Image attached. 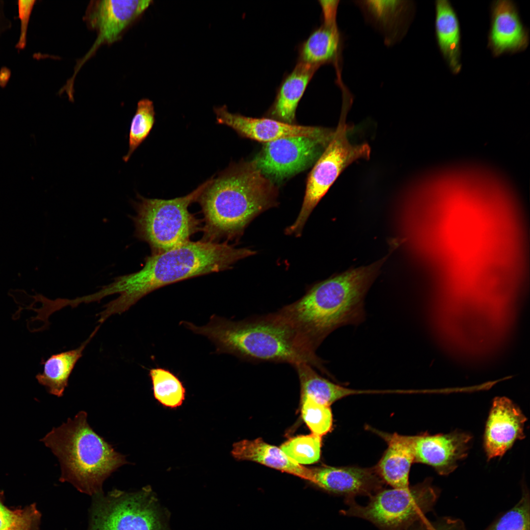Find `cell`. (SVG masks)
<instances>
[{
  "label": "cell",
  "instance_id": "obj_1",
  "mask_svg": "<svg viewBox=\"0 0 530 530\" xmlns=\"http://www.w3.org/2000/svg\"><path fill=\"white\" fill-rule=\"evenodd\" d=\"M181 324L208 338L215 345L217 354H230L254 363H288L292 366L305 363L331 376L324 362L278 311L239 321L213 315L204 326L186 321Z\"/></svg>",
  "mask_w": 530,
  "mask_h": 530
},
{
  "label": "cell",
  "instance_id": "obj_2",
  "mask_svg": "<svg viewBox=\"0 0 530 530\" xmlns=\"http://www.w3.org/2000/svg\"><path fill=\"white\" fill-rule=\"evenodd\" d=\"M256 254L246 248H236L227 241H188L145 259L139 270L115 278L105 286L107 295L118 294L107 303L113 315L128 311L140 299L163 286L192 277L231 268L240 260Z\"/></svg>",
  "mask_w": 530,
  "mask_h": 530
},
{
  "label": "cell",
  "instance_id": "obj_3",
  "mask_svg": "<svg viewBox=\"0 0 530 530\" xmlns=\"http://www.w3.org/2000/svg\"><path fill=\"white\" fill-rule=\"evenodd\" d=\"M278 193L252 161L230 165L197 200L204 215L202 240L219 242L240 236L253 218L276 205Z\"/></svg>",
  "mask_w": 530,
  "mask_h": 530
},
{
  "label": "cell",
  "instance_id": "obj_4",
  "mask_svg": "<svg viewBox=\"0 0 530 530\" xmlns=\"http://www.w3.org/2000/svg\"><path fill=\"white\" fill-rule=\"evenodd\" d=\"M377 267H360L318 283L278 311L316 350L336 329L364 320L363 299Z\"/></svg>",
  "mask_w": 530,
  "mask_h": 530
},
{
  "label": "cell",
  "instance_id": "obj_5",
  "mask_svg": "<svg viewBox=\"0 0 530 530\" xmlns=\"http://www.w3.org/2000/svg\"><path fill=\"white\" fill-rule=\"evenodd\" d=\"M87 418V413L81 411L41 441L58 459L60 481L71 483L82 493L97 495L102 493L104 480L129 462L93 430Z\"/></svg>",
  "mask_w": 530,
  "mask_h": 530
},
{
  "label": "cell",
  "instance_id": "obj_6",
  "mask_svg": "<svg viewBox=\"0 0 530 530\" xmlns=\"http://www.w3.org/2000/svg\"><path fill=\"white\" fill-rule=\"evenodd\" d=\"M212 179L186 195L174 199L147 198L137 194L138 200L132 203L135 214L131 218L135 236L149 244L151 254L181 245L202 230L200 220L189 212L188 207L197 201Z\"/></svg>",
  "mask_w": 530,
  "mask_h": 530
},
{
  "label": "cell",
  "instance_id": "obj_7",
  "mask_svg": "<svg viewBox=\"0 0 530 530\" xmlns=\"http://www.w3.org/2000/svg\"><path fill=\"white\" fill-rule=\"evenodd\" d=\"M440 494L431 479L426 478L407 488L382 489L369 497L365 506L355 498L345 499L348 507L342 512L368 520L379 530H407L433 510Z\"/></svg>",
  "mask_w": 530,
  "mask_h": 530
},
{
  "label": "cell",
  "instance_id": "obj_8",
  "mask_svg": "<svg viewBox=\"0 0 530 530\" xmlns=\"http://www.w3.org/2000/svg\"><path fill=\"white\" fill-rule=\"evenodd\" d=\"M349 107L343 105L339 124L308 177L301 210L294 222L286 228L287 235L300 236L312 212L342 171L354 161L370 157L368 144H355L349 140V129L345 122Z\"/></svg>",
  "mask_w": 530,
  "mask_h": 530
},
{
  "label": "cell",
  "instance_id": "obj_9",
  "mask_svg": "<svg viewBox=\"0 0 530 530\" xmlns=\"http://www.w3.org/2000/svg\"><path fill=\"white\" fill-rule=\"evenodd\" d=\"M88 530H160L149 489L128 493L114 490L96 495Z\"/></svg>",
  "mask_w": 530,
  "mask_h": 530
},
{
  "label": "cell",
  "instance_id": "obj_10",
  "mask_svg": "<svg viewBox=\"0 0 530 530\" xmlns=\"http://www.w3.org/2000/svg\"><path fill=\"white\" fill-rule=\"evenodd\" d=\"M333 135L279 138L265 143L252 161L266 178L279 184L316 162Z\"/></svg>",
  "mask_w": 530,
  "mask_h": 530
},
{
  "label": "cell",
  "instance_id": "obj_11",
  "mask_svg": "<svg viewBox=\"0 0 530 530\" xmlns=\"http://www.w3.org/2000/svg\"><path fill=\"white\" fill-rule=\"evenodd\" d=\"M151 2V0L90 1L83 19L87 27L95 31L97 38L90 50L77 63L69 81L74 82L78 71L101 46L120 39Z\"/></svg>",
  "mask_w": 530,
  "mask_h": 530
},
{
  "label": "cell",
  "instance_id": "obj_12",
  "mask_svg": "<svg viewBox=\"0 0 530 530\" xmlns=\"http://www.w3.org/2000/svg\"><path fill=\"white\" fill-rule=\"evenodd\" d=\"M214 111L217 123L230 127L241 137L265 143L290 136L328 137L334 131L319 127L291 124L270 118L246 117L230 112L225 106L215 107Z\"/></svg>",
  "mask_w": 530,
  "mask_h": 530
},
{
  "label": "cell",
  "instance_id": "obj_13",
  "mask_svg": "<svg viewBox=\"0 0 530 530\" xmlns=\"http://www.w3.org/2000/svg\"><path fill=\"white\" fill-rule=\"evenodd\" d=\"M529 29L511 0H495L490 7L487 48L494 57L525 51L530 44Z\"/></svg>",
  "mask_w": 530,
  "mask_h": 530
},
{
  "label": "cell",
  "instance_id": "obj_14",
  "mask_svg": "<svg viewBox=\"0 0 530 530\" xmlns=\"http://www.w3.org/2000/svg\"><path fill=\"white\" fill-rule=\"evenodd\" d=\"M471 436L455 431L448 434L415 436L414 462L432 466L441 475H448L468 453Z\"/></svg>",
  "mask_w": 530,
  "mask_h": 530
},
{
  "label": "cell",
  "instance_id": "obj_15",
  "mask_svg": "<svg viewBox=\"0 0 530 530\" xmlns=\"http://www.w3.org/2000/svg\"><path fill=\"white\" fill-rule=\"evenodd\" d=\"M311 482L345 499L357 496L369 497L383 489L384 483L375 468L324 466L311 469Z\"/></svg>",
  "mask_w": 530,
  "mask_h": 530
},
{
  "label": "cell",
  "instance_id": "obj_16",
  "mask_svg": "<svg viewBox=\"0 0 530 530\" xmlns=\"http://www.w3.org/2000/svg\"><path fill=\"white\" fill-rule=\"evenodd\" d=\"M526 418L519 408L507 398H497L486 423L484 445L488 459L502 456L517 440L525 437Z\"/></svg>",
  "mask_w": 530,
  "mask_h": 530
},
{
  "label": "cell",
  "instance_id": "obj_17",
  "mask_svg": "<svg viewBox=\"0 0 530 530\" xmlns=\"http://www.w3.org/2000/svg\"><path fill=\"white\" fill-rule=\"evenodd\" d=\"M366 20L393 45L404 36L413 19L415 5L411 0H355Z\"/></svg>",
  "mask_w": 530,
  "mask_h": 530
},
{
  "label": "cell",
  "instance_id": "obj_18",
  "mask_svg": "<svg viewBox=\"0 0 530 530\" xmlns=\"http://www.w3.org/2000/svg\"><path fill=\"white\" fill-rule=\"evenodd\" d=\"M344 36L339 30L337 16L323 18L321 25L301 44L298 62L318 67L332 64L336 68L337 80L341 79Z\"/></svg>",
  "mask_w": 530,
  "mask_h": 530
},
{
  "label": "cell",
  "instance_id": "obj_19",
  "mask_svg": "<svg viewBox=\"0 0 530 530\" xmlns=\"http://www.w3.org/2000/svg\"><path fill=\"white\" fill-rule=\"evenodd\" d=\"M435 37L439 52L454 75L461 71V30L457 14L448 0L435 1Z\"/></svg>",
  "mask_w": 530,
  "mask_h": 530
},
{
  "label": "cell",
  "instance_id": "obj_20",
  "mask_svg": "<svg viewBox=\"0 0 530 530\" xmlns=\"http://www.w3.org/2000/svg\"><path fill=\"white\" fill-rule=\"evenodd\" d=\"M388 448L375 469L384 483L393 488L409 486V475L414 462L415 436L397 433L384 435Z\"/></svg>",
  "mask_w": 530,
  "mask_h": 530
},
{
  "label": "cell",
  "instance_id": "obj_21",
  "mask_svg": "<svg viewBox=\"0 0 530 530\" xmlns=\"http://www.w3.org/2000/svg\"><path fill=\"white\" fill-rule=\"evenodd\" d=\"M232 456L237 460L254 461L311 481V469L305 468L289 457L280 448L265 442L261 438L243 440L233 445Z\"/></svg>",
  "mask_w": 530,
  "mask_h": 530
},
{
  "label": "cell",
  "instance_id": "obj_22",
  "mask_svg": "<svg viewBox=\"0 0 530 530\" xmlns=\"http://www.w3.org/2000/svg\"><path fill=\"white\" fill-rule=\"evenodd\" d=\"M318 69L298 62L281 83L269 113L277 120L293 124L298 104Z\"/></svg>",
  "mask_w": 530,
  "mask_h": 530
},
{
  "label": "cell",
  "instance_id": "obj_23",
  "mask_svg": "<svg viewBox=\"0 0 530 530\" xmlns=\"http://www.w3.org/2000/svg\"><path fill=\"white\" fill-rule=\"evenodd\" d=\"M100 328L97 326L86 340L78 348L52 355L44 361L43 371L36 378L48 392L58 397L63 395L69 378L87 344Z\"/></svg>",
  "mask_w": 530,
  "mask_h": 530
},
{
  "label": "cell",
  "instance_id": "obj_24",
  "mask_svg": "<svg viewBox=\"0 0 530 530\" xmlns=\"http://www.w3.org/2000/svg\"><path fill=\"white\" fill-rule=\"evenodd\" d=\"M298 375L301 397H309L328 406L346 396L365 391L348 389L322 376L311 365L305 363L293 366Z\"/></svg>",
  "mask_w": 530,
  "mask_h": 530
},
{
  "label": "cell",
  "instance_id": "obj_25",
  "mask_svg": "<svg viewBox=\"0 0 530 530\" xmlns=\"http://www.w3.org/2000/svg\"><path fill=\"white\" fill-rule=\"evenodd\" d=\"M153 395L162 405L171 408L181 406L186 397V389L178 377L169 370L157 367L150 370Z\"/></svg>",
  "mask_w": 530,
  "mask_h": 530
},
{
  "label": "cell",
  "instance_id": "obj_26",
  "mask_svg": "<svg viewBox=\"0 0 530 530\" xmlns=\"http://www.w3.org/2000/svg\"><path fill=\"white\" fill-rule=\"evenodd\" d=\"M153 103L148 99H142L137 103L135 113L131 121L129 149L123 160L127 162L132 154L145 140L152 130L155 121Z\"/></svg>",
  "mask_w": 530,
  "mask_h": 530
},
{
  "label": "cell",
  "instance_id": "obj_27",
  "mask_svg": "<svg viewBox=\"0 0 530 530\" xmlns=\"http://www.w3.org/2000/svg\"><path fill=\"white\" fill-rule=\"evenodd\" d=\"M484 530H530V497L526 485L522 486L519 502L500 515Z\"/></svg>",
  "mask_w": 530,
  "mask_h": 530
},
{
  "label": "cell",
  "instance_id": "obj_28",
  "mask_svg": "<svg viewBox=\"0 0 530 530\" xmlns=\"http://www.w3.org/2000/svg\"><path fill=\"white\" fill-rule=\"evenodd\" d=\"M321 437L313 433L292 438L280 449L291 459L298 464H310L319 459Z\"/></svg>",
  "mask_w": 530,
  "mask_h": 530
},
{
  "label": "cell",
  "instance_id": "obj_29",
  "mask_svg": "<svg viewBox=\"0 0 530 530\" xmlns=\"http://www.w3.org/2000/svg\"><path fill=\"white\" fill-rule=\"evenodd\" d=\"M302 417L313 433L322 437L330 431L332 414L330 406L318 403L309 397H301Z\"/></svg>",
  "mask_w": 530,
  "mask_h": 530
},
{
  "label": "cell",
  "instance_id": "obj_30",
  "mask_svg": "<svg viewBox=\"0 0 530 530\" xmlns=\"http://www.w3.org/2000/svg\"><path fill=\"white\" fill-rule=\"evenodd\" d=\"M40 519L35 506L11 510L4 505L0 492V530H35Z\"/></svg>",
  "mask_w": 530,
  "mask_h": 530
},
{
  "label": "cell",
  "instance_id": "obj_31",
  "mask_svg": "<svg viewBox=\"0 0 530 530\" xmlns=\"http://www.w3.org/2000/svg\"><path fill=\"white\" fill-rule=\"evenodd\" d=\"M407 530H467L459 518L444 516L431 521L425 517L414 524Z\"/></svg>",
  "mask_w": 530,
  "mask_h": 530
},
{
  "label": "cell",
  "instance_id": "obj_32",
  "mask_svg": "<svg viewBox=\"0 0 530 530\" xmlns=\"http://www.w3.org/2000/svg\"><path fill=\"white\" fill-rule=\"evenodd\" d=\"M35 0H19L18 1L19 16L21 20V32L17 48L23 49L26 44V33L29 17Z\"/></svg>",
  "mask_w": 530,
  "mask_h": 530
}]
</instances>
